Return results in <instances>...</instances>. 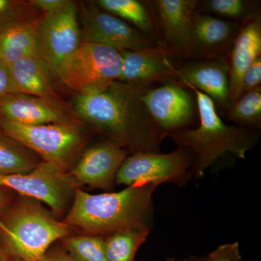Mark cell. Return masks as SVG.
Returning <instances> with one entry per match:
<instances>
[{
    "mask_svg": "<svg viewBox=\"0 0 261 261\" xmlns=\"http://www.w3.org/2000/svg\"><path fill=\"white\" fill-rule=\"evenodd\" d=\"M82 33L76 5L69 1L56 13L44 15L38 25L39 56L49 72L56 74L58 66L80 45Z\"/></svg>",
    "mask_w": 261,
    "mask_h": 261,
    "instance_id": "10",
    "label": "cell"
},
{
    "mask_svg": "<svg viewBox=\"0 0 261 261\" xmlns=\"http://www.w3.org/2000/svg\"><path fill=\"white\" fill-rule=\"evenodd\" d=\"M261 84V56L254 62L246 70L242 83L243 94L249 91L260 87Z\"/></svg>",
    "mask_w": 261,
    "mask_h": 261,
    "instance_id": "29",
    "label": "cell"
},
{
    "mask_svg": "<svg viewBox=\"0 0 261 261\" xmlns=\"http://www.w3.org/2000/svg\"><path fill=\"white\" fill-rule=\"evenodd\" d=\"M96 4L104 11L127 20L154 44L161 43L157 23L149 1L98 0Z\"/></svg>",
    "mask_w": 261,
    "mask_h": 261,
    "instance_id": "21",
    "label": "cell"
},
{
    "mask_svg": "<svg viewBox=\"0 0 261 261\" xmlns=\"http://www.w3.org/2000/svg\"><path fill=\"white\" fill-rule=\"evenodd\" d=\"M77 184L65 168L43 161L27 173L0 176V187L44 202L55 214L64 211L74 195Z\"/></svg>",
    "mask_w": 261,
    "mask_h": 261,
    "instance_id": "8",
    "label": "cell"
},
{
    "mask_svg": "<svg viewBox=\"0 0 261 261\" xmlns=\"http://www.w3.org/2000/svg\"><path fill=\"white\" fill-rule=\"evenodd\" d=\"M126 157V149L116 142H101L84 152L70 175L77 185L108 190Z\"/></svg>",
    "mask_w": 261,
    "mask_h": 261,
    "instance_id": "15",
    "label": "cell"
},
{
    "mask_svg": "<svg viewBox=\"0 0 261 261\" xmlns=\"http://www.w3.org/2000/svg\"><path fill=\"white\" fill-rule=\"evenodd\" d=\"M25 3L0 0V32L18 22L25 21L24 17Z\"/></svg>",
    "mask_w": 261,
    "mask_h": 261,
    "instance_id": "27",
    "label": "cell"
},
{
    "mask_svg": "<svg viewBox=\"0 0 261 261\" xmlns=\"http://www.w3.org/2000/svg\"><path fill=\"white\" fill-rule=\"evenodd\" d=\"M145 89L116 82L99 93L76 94L73 108L81 118L132 154L161 152L165 136L141 99Z\"/></svg>",
    "mask_w": 261,
    "mask_h": 261,
    "instance_id": "1",
    "label": "cell"
},
{
    "mask_svg": "<svg viewBox=\"0 0 261 261\" xmlns=\"http://www.w3.org/2000/svg\"><path fill=\"white\" fill-rule=\"evenodd\" d=\"M75 122L24 125L2 119L0 128L5 135L39 154L44 161L65 168L83 142Z\"/></svg>",
    "mask_w": 261,
    "mask_h": 261,
    "instance_id": "6",
    "label": "cell"
},
{
    "mask_svg": "<svg viewBox=\"0 0 261 261\" xmlns=\"http://www.w3.org/2000/svg\"><path fill=\"white\" fill-rule=\"evenodd\" d=\"M63 250L74 261H108L104 237L87 234L63 239Z\"/></svg>",
    "mask_w": 261,
    "mask_h": 261,
    "instance_id": "26",
    "label": "cell"
},
{
    "mask_svg": "<svg viewBox=\"0 0 261 261\" xmlns=\"http://www.w3.org/2000/svg\"><path fill=\"white\" fill-rule=\"evenodd\" d=\"M206 256H191L184 259L168 258L166 261H205Z\"/></svg>",
    "mask_w": 261,
    "mask_h": 261,
    "instance_id": "33",
    "label": "cell"
},
{
    "mask_svg": "<svg viewBox=\"0 0 261 261\" xmlns=\"http://www.w3.org/2000/svg\"><path fill=\"white\" fill-rule=\"evenodd\" d=\"M158 187L146 183L98 195L76 188L65 223L88 234L100 236L128 229L150 232L154 216L152 195Z\"/></svg>",
    "mask_w": 261,
    "mask_h": 261,
    "instance_id": "2",
    "label": "cell"
},
{
    "mask_svg": "<svg viewBox=\"0 0 261 261\" xmlns=\"http://www.w3.org/2000/svg\"><path fill=\"white\" fill-rule=\"evenodd\" d=\"M122 63L121 51L103 44L82 42L62 62L56 75L76 94H97L117 82Z\"/></svg>",
    "mask_w": 261,
    "mask_h": 261,
    "instance_id": "5",
    "label": "cell"
},
{
    "mask_svg": "<svg viewBox=\"0 0 261 261\" xmlns=\"http://www.w3.org/2000/svg\"><path fill=\"white\" fill-rule=\"evenodd\" d=\"M8 261H21V260H18V259H17V258H15V259H13V260H10Z\"/></svg>",
    "mask_w": 261,
    "mask_h": 261,
    "instance_id": "36",
    "label": "cell"
},
{
    "mask_svg": "<svg viewBox=\"0 0 261 261\" xmlns=\"http://www.w3.org/2000/svg\"><path fill=\"white\" fill-rule=\"evenodd\" d=\"M2 119L24 125L73 123L64 108L33 96L10 94L0 100Z\"/></svg>",
    "mask_w": 261,
    "mask_h": 261,
    "instance_id": "18",
    "label": "cell"
},
{
    "mask_svg": "<svg viewBox=\"0 0 261 261\" xmlns=\"http://www.w3.org/2000/svg\"><path fill=\"white\" fill-rule=\"evenodd\" d=\"M261 56V14L242 25L228 55L231 106L243 95L242 83L247 68Z\"/></svg>",
    "mask_w": 261,
    "mask_h": 261,
    "instance_id": "17",
    "label": "cell"
},
{
    "mask_svg": "<svg viewBox=\"0 0 261 261\" xmlns=\"http://www.w3.org/2000/svg\"><path fill=\"white\" fill-rule=\"evenodd\" d=\"M243 24L196 12L192 32V59L228 56Z\"/></svg>",
    "mask_w": 261,
    "mask_h": 261,
    "instance_id": "16",
    "label": "cell"
},
{
    "mask_svg": "<svg viewBox=\"0 0 261 261\" xmlns=\"http://www.w3.org/2000/svg\"><path fill=\"white\" fill-rule=\"evenodd\" d=\"M122 68L117 82L149 88L155 83L175 82L179 65L161 43L135 51H122Z\"/></svg>",
    "mask_w": 261,
    "mask_h": 261,
    "instance_id": "14",
    "label": "cell"
},
{
    "mask_svg": "<svg viewBox=\"0 0 261 261\" xmlns=\"http://www.w3.org/2000/svg\"><path fill=\"white\" fill-rule=\"evenodd\" d=\"M175 82L206 94L221 112L226 113L231 107L228 56L187 60L178 65Z\"/></svg>",
    "mask_w": 261,
    "mask_h": 261,
    "instance_id": "13",
    "label": "cell"
},
{
    "mask_svg": "<svg viewBox=\"0 0 261 261\" xmlns=\"http://www.w3.org/2000/svg\"><path fill=\"white\" fill-rule=\"evenodd\" d=\"M41 261H74L70 258L69 255L63 249H56L47 252Z\"/></svg>",
    "mask_w": 261,
    "mask_h": 261,
    "instance_id": "32",
    "label": "cell"
},
{
    "mask_svg": "<svg viewBox=\"0 0 261 261\" xmlns=\"http://www.w3.org/2000/svg\"><path fill=\"white\" fill-rule=\"evenodd\" d=\"M83 42L103 44L119 51H135L155 45L135 27L101 9L87 4L81 9Z\"/></svg>",
    "mask_w": 261,
    "mask_h": 261,
    "instance_id": "12",
    "label": "cell"
},
{
    "mask_svg": "<svg viewBox=\"0 0 261 261\" xmlns=\"http://www.w3.org/2000/svg\"><path fill=\"white\" fill-rule=\"evenodd\" d=\"M197 11L243 24L260 13V1L198 0Z\"/></svg>",
    "mask_w": 261,
    "mask_h": 261,
    "instance_id": "22",
    "label": "cell"
},
{
    "mask_svg": "<svg viewBox=\"0 0 261 261\" xmlns=\"http://www.w3.org/2000/svg\"><path fill=\"white\" fill-rule=\"evenodd\" d=\"M190 89L176 82L145 89L141 99L154 123L165 137L168 134L189 128L197 113L195 96Z\"/></svg>",
    "mask_w": 261,
    "mask_h": 261,
    "instance_id": "9",
    "label": "cell"
},
{
    "mask_svg": "<svg viewBox=\"0 0 261 261\" xmlns=\"http://www.w3.org/2000/svg\"><path fill=\"white\" fill-rule=\"evenodd\" d=\"M8 257H7L6 252L5 249L2 248L0 246V261H8Z\"/></svg>",
    "mask_w": 261,
    "mask_h": 261,
    "instance_id": "35",
    "label": "cell"
},
{
    "mask_svg": "<svg viewBox=\"0 0 261 261\" xmlns=\"http://www.w3.org/2000/svg\"><path fill=\"white\" fill-rule=\"evenodd\" d=\"M39 19L12 24L0 32V59L8 65L29 57L39 56Z\"/></svg>",
    "mask_w": 261,
    "mask_h": 261,
    "instance_id": "20",
    "label": "cell"
},
{
    "mask_svg": "<svg viewBox=\"0 0 261 261\" xmlns=\"http://www.w3.org/2000/svg\"><path fill=\"white\" fill-rule=\"evenodd\" d=\"M69 1L67 0H33L31 5L36 9L42 10L45 15L56 13L64 8Z\"/></svg>",
    "mask_w": 261,
    "mask_h": 261,
    "instance_id": "31",
    "label": "cell"
},
{
    "mask_svg": "<svg viewBox=\"0 0 261 261\" xmlns=\"http://www.w3.org/2000/svg\"><path fill=\"white\" fill-rule=\"evenodd\" d=\"M187 89L195 94L200 124L168 134L166 137L195 155L192 176L202 177L207 168L227 154L246 159L247 152L258 143V130L226 124L210 97L197 89Z\"/></svg>",
    "mask_w": 261,
    "mask_h": 261,
    "instance_id": "3",
    "label": "cell"
},
{
    "mask_svg": "<svg viewBox=\"0 0 261 261\" xmlns=\"http://www.w3.org/2000/svg\"><path fill=\"white\" fill-rule=\"evenodd\" d=\"M149 2L161 44L175 58L191 60L194 18L198 0Z\"/></svg>",
    "mask_w": 261,
    "mask_h": 261,
    "instance_id": "11",
    "label": "cell"
},
{
    "mask_svg": "<svg viewBox=\"0 0 261 261\" xmlns=\"http://www.w3.org/2000/svg\"><path fill=\"white\" fill-rule=\"evenodd\" d=\"M195 155L190 149L178 147L169 153L137 152L126 157L116 174L118 185L171 183L183 186L191 178Z\"/></svg>",
    "mask_w": 261,
    "mask_h": 261,
    "instance_id": "7",
    "label": "cell"
},
{
    "mask_svg": "<svg viewBox=\"0 0 261 261\" xmlns=\"http://www.w3.org/2000/svg\"><path fill=\"white\" fill-rule=\"evenodd\" d=\"M9 68L17 94L41 98L63 107V101L51 85V73L40 57L24 58Z\"/></svg>",
    "mask_w": 261,
    "mask_h": 261,
    "instance_id": "19",
    "label": "cell"
},
{
    "mask_svg": "<svg viewBox=\"0 0 261 261\" xmlns=\"http://www.w3.org/2000/svg\"><path fill=\"white\" fill-rule=\"evenodd\" d=\"M1 187H0V213L2 212V211L4 209L5 205L8 203V195H7L6 192L4 191V190H2Z\"/></svg>",
    "mask_w": 261,
    "mask_h": 261,
    "instance_id": "34",
    "label": "cell"
},
{
    "mask_svg": "<svg viewBox=\"0 0 261 261\" xmlns=\"http://www.w3.org/2000/svg\"><path fill=\"white\" fill-rule=\"evenodd\" d=\"M149 231L128 229L110 233L104 238L108 261H135L137 250L145 243Z\"/></svg>",
    "mask_w": 261,
    "mask_h": 261,
    "instance_id": "23",
    "label": "cell"
},
{
    "mask_svg": "<svg viewBox=\"0 0 261 261\" xmlns=\"http://www.w3.org/2000/svg\"><path fill=\"white\" fill-rule=\"evenodd\" d=\"M14 94H17V92L12 80L9 65L0 59V100Z\"/></svg>",
    "mask_w": 261,
    "mask_h": 261,
    "instance_id": "30",
    "label": "cell"
},
{
    "mask_svg": "<svg viewBox=\"0 0 261 261\" xmlns=\"http://www.w3.org/2000/svg\"><path fill=\"white\" fill-rule=\"evenodd\" d=\"M37 164L23 146L0 132V176L27 173Z\"/></svg>",
    "mask_w": 261,
    "mask_h": 261,
    "instance_id": "24",
    "label": "cell"
},
{
    "mask_svg": "<svg viewBox=\"0 0 261 261\" xmlns=\"http://www.w3.org/2000/svg\"><path fill=\"white\" fill-rule=\"evenodd\" d=\"M242 255L238 243L221 245L206 256L205 261H241Z\"/></svg>",
    "mask_w": 261,
    "mask_h": 261,
    "instance_id": "28",
    "label": "cell"
},
{
    "mask_svg": "<svg viewBox=\"0 0 261 261\" xmlns=\"http://www.w3.org/2000/svg\"><path fill=\"white\" fill-rule=\"evenodd\" d=\"M237 126L258 130L261 125V87L243 94L226 113Z\"/></svg>",
    "mask_w": 261,
    "mask_h": 261,
    "instance_id": "25",
    "label": "cell"
},
{
    "mask_svg": "<svg viewBox=\"0 0 261 261\" xmlns=\"http://www.w3.org/2000/svg\"><path fill=\"white\" fill-rule=\"evenodd\" d=\"M70 230L32 198L22 200L0 219L5 252L21 261L42 260L51 244L67 238Z\"/></svg>",
    "mask_w": 261,
    "mask_h": 261,
    "instance_id": "4",
    "label": "cell"
}]
</instances>
